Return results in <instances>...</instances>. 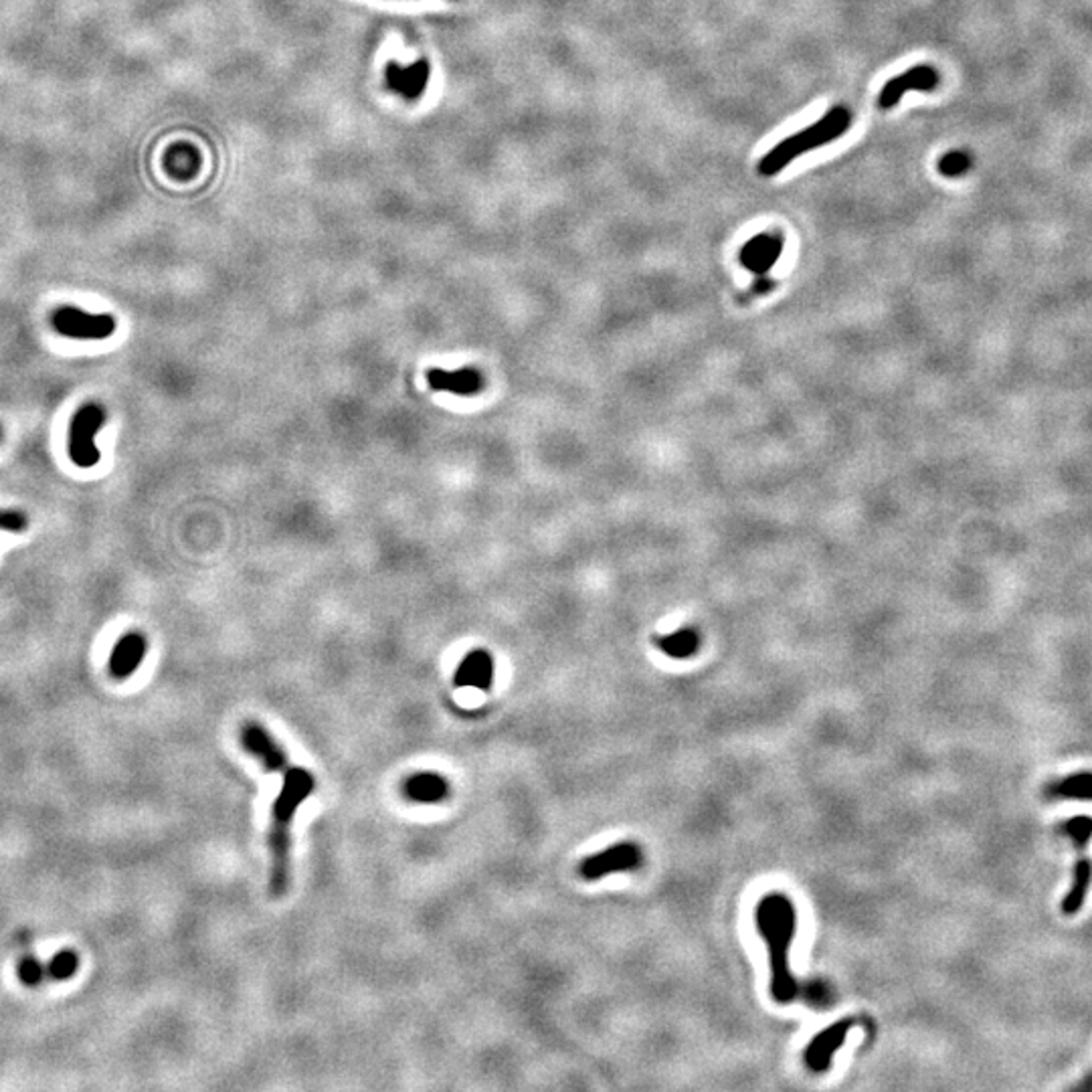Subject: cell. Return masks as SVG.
<instances>
[{"label":"cell","mask_w":1092,"mask_h":1092,"mask_svg":"<svg viewBox=\"0 0 1092 1092\" xmlns=\"http://www.w3.org/2000/svg\"><path fill=\"white\" fill-rule=\"evenodd\" d=\"M971 165H973V160H971L969 155H967V152H963V150H951V152H947L945 156H941L937 168H938V172H941L943 177L957 178V177H963L965 172L971 168Z\"/></svg>","instance_id":"obj_20"},{"label":"cell","mask_w":1092,"mask_h":1092,"mask_svg":"<svg viewBox=\"0 0 1092 1092\" xmlns=\"http://www.w3.org/2000/svg\"><path fill=\"white\" fill-rule=\"evenodd\" d=\"M148 651V641L138 631L122 636L113 646L110 656V674L116 680H126L134 676L140 668L144 656Z\"/></svg>","instance_id":"obj_14"},{"label":"cell","mask_w":1092,"mask_h":1092,"mask_svg":"<svg viewBox=\"0 0 1092 1092\" xmlns=\"http://www.w3.org/2000/svg\"><path fill=\"white\" fill-rule=\"evenodd\" d=\"M27 529V516L18 510H0V530L21 532Z\"/></svg>","instance_id":"obj_23"},{"label":"cell","mask_w":1092,"mask_h":1092,"mask_svg":"<svg viewBox=\"0 0 1092 1092\" xmlns=\"http://www.w3.org/2000/svg\"><path fill=\"white\" fill-rule=\"evenodd\" d=\"M0 437H3V431H0Z\"/></svg>","instance_id":"obj_25"},{"label":"cell","mask_w":1092,"mask_h":1092,"mask_svg":"<svg viewBox=\"0 0 1092 1092\" xmlns=\"http://www.w3.org/2000/svg\"><path fill=\"white\" fill-rule=\"evenodd\" d=\"M851 1028H854V1020L844 1018L819 1032L818 1036L808 1044L806 1052H803V1062H806V1066L813 1075H821V1072L830 1070L833 1054L844 1046Z\"/></svg>","instance_id":"obj_9"},{"label":"cell","mask_w":1092,"mask_h":1092,"mask_svg":"<svg viewBox=\"0 0 1092 1092\" xmlns=\"http://www.w3.org/2000/svg\"><path fill=\"white\" fill-rule=\"evenodd\" d=\"M105 423V409L102 405H83L75 413L70 429V455L75 466L93 467L100 462V449L95 445V435Z\"/></svg>","instance_id":"obj_5"},{"label":"cell","mask_w":1092,"mask_h":1092,"mask_svg":"<svg viewBox=\"0 0 1092 1092\" xmlns=\"http://www.w3.org/2000/svg\"><path fill=\"white\" fill-rule=\"evenodd\" d=\"M16 973H18V980H21L23 985L27 988H35V985H39L47 973H45V965L35 959V957H23L21 963L16 967Z\"/></svg>","instance_id":"obj_22"},{"label":"cell","mask_w":1092,"mask_h":1092,"mask_svg":"<svg viewBox=\"0 0 1092 1092\" xmlns=\"http://www.w3.org/2000/svg\"><path fill=\"white\" fill-rule=\"evenodd\" d=\"M937 85H938V73L933 70L931 65L910 67L908 71L900 73V75H896V78L884 83V88L880 90V95H878V105L883 110H890V108H894L905 93L933 91Z\"/></svg>","instance_id":"obj_10"},{"label":"cell","mask_w":1092,"mask_h":1092,"mask_svg":"<svg viewBox=\"0 0 1092 1092\" xmlns=\"http://www.w3.org/2000/svg\"><path fill=\"white\" fill-rule=\"evenodd\" d=\"M1056 833L1068 838L1076 848V864L1072 868V883L1060 903L1062 915L1075 916L1085 906L1092 886V860L1088 856L1092 841V816L1078 813L1075 818L1060 821L1056 826Z\"/></svg>","instance_id":"obj_4"},{"label":"cell","mask_w":1092,"mask_h":1092,"mask_svg":"<svg viewBox=\"0 0 1092 1092\" xmlns=\"http://www.w3.org/2000/svg\"><path fill=\"white\" fill-rule=\"evenodd\" d=\"M239 739H241L245 751L253 755L255 759L263 765L267 773L284 775L287 767H290V761H287V755L282 749V744L273 739V734L267 731L262 723H245L241 731H239Z\"/></svg>","instance_id":"obj_8"},{"label":"cell","mask_w":1092,"mask_h":1092,"mask_svg":"<svg viewBox=\"0 0 1092 1092\" xmlns=\"http://www.w3.org/2000/svg\"><path fill=\"white\" fill-rule=\"evenodd\" d=\"M401 793L419 806H437L452 795V785L439 773H413L401 785Z\"/></svg>","instance_id":"obj_12"},{"label":"cell","mask_w":1092,"mask_h":1092,"mask_svg":"<svg viewBox=\"0 0 1092 1092\" xmlns=\"http://www.w3.org/2000/svg\"><path fill=\"white\" fill-rule=\"evenodd\" d=\"M197 166H198V156H197V152H193V148L182 146L175 152H170L168 170L172 172V175L190 177L193 172H197Z\"/></svg>","instance_id":"obj_21"},{"label":"cell","mask_w":1092,"mask_h":1092,"mask_svg":"<svg viewBox=\"0 0 1092 1092\" xmlns=\"http://www.w3.org/2000/svg\"><path fill=\"white\" fill-rule=\"evenodd\" d=\"M316 789L314 775L305 767L290 765L284 773L282 789L272 803V823L267 833L272 868L270 896L284 898L292 884V823L302 803Z\"/></svg>","instance_id":"obj_1"},{"label":"cell","mask_w":1092,"mask_h":1092,"mask_svg":"<svg viewBox=\"0 0 1092 1092\" xmlns=\"http://www.w3.org/2000/svg\"><path fill=\"white\" fill-rule=\"evenodd\" d=\"M80 971V957L75 951H61L45 965V973L53 981H67Z\"/></svg>","instance_id":"obj_19"},{"label":"cell","mask_w":1092,"mask_h":1092,"mask_svg":"<svg viewBox=\"0 0 1092 1092\" xmlns=\"http://www.w3.org/2000/svg\"><path fill=\"white\" fill-rule=\"evenodd\" d=\"M755 925L769 945L773 1000L791 1003L798 998V981L789 969V945L798 935V908L787 894L769 893L755 908Z\"/></svg>","instance_id":"obj_2"},{"label":"cell","mask_w":1092,"mask_h":1092,"mask_svg":"<svg viewBox=\"0 0 1092 1092\" xmlns=\"http://www.w3.org/2000/svg\"><path fill=\"white\" fill-rule=\"evenodd\" d=\"M644 864V851L634 841H619L597 854L583 858L577 866L579 876L587 883L605 878L619 872H634Z\"/></svg>","instance_id":"obj_6"},{"label":"cell","mask_w":1092,"mask_h":1092,"mask_svg":"<svg viewBox=\"0 0 1092 1092\" xmlns=\"http://www.w3.org/2000/svg\"><path fill=\"white\" fill-rule=\"evenodd\" d=\"M783 252L781 233H761L743 247L741 263L753 273H767Z\"/></svg>","instance_id":"obj_15"},{"label":"cell","mask_w":1092,"mask_h":1092,"mask_svg":"<svg viewBox=\"0 0 1092 1092\" xmlns=\"http://www.w3.org/2000/svg\"><path fill=\"white\" fill-rule=\"evenodd\" d=\"M494 682V659L492 654L486 649H472L469 654L459 662L454 684L457 688H477L482 692H487Z\"/></svg>","instance_id":"obj_13"},{"label":"cell","mask_w":1092,"mask_h":1092,"mask_svg":"<svg viewBox=\"0 0 1092 1092\" xmlns=\"http://www.w3.org/2000/svg\"><path fill=\"white\" fill-rule=\"evenodd\" d=\"M656 644L669 658L686 659V658H692L698 651V648H701V636H698L694 629H680L669 636L658 637Z\"/></svg>","instance_id":"obj_18"},{"label":"cell","mask_w":1092,"mask_h":1092,"mask_svg":"<svg viewBox=\"0 0 1092 1092\" xmlns=\"http://www.w3.org/2000/svg\"><path fill=\"white\" fill-rule=\"evenodd\" d=\"M1048 801H1092V771H1078L1054 779L1044 787Z\"/></svg>","instance_id":"obj_17"},{"label":"cell","mask_w":1092,"mask_h":1092,"mask_svg":"<svg viewBox=\"0 0 1092 1092\" xmlns=\"http://www.w3.org/2000/svg\"><path fill=\"white\" fill-rule=\"evenodd\" d=\"M51 322L57 332L75 340H105L118 328L112 314H91L71 305L55 310Z\"/></svg>","instance_id":"obj_7"},{"label":"cell","mask_w":1092,"mask_h":1092,"mask_svg":"<svg viewBox=\"0 0 1092 1092\" xmlns=\"http://www.w3.org/2000/svg\"><path fill=\"white\" fill-rule=\"evenodd\" d=\"M1072 1090H1082V1092H1092V1070H1090V1072H1088V1075H1087V1076H1085V1078H1082V1080H1080V1082H1078V1085H1075V1087H1072Z\"/></svg>","instance_id":"obj_24"},{"label":"cell","mask_w":1092,"mask_h":1092,"mask_svg":"<svg viewBox=\"0 0 1092 1092\" xmlns=\"http://www.w3.org/2000/svg\"><path fill=\"white\" fill-rule=\"evenodd\" d=\"M429 387L439 392H454L459 397H474L484 389V379L476 369L442 370L431 369L427 372Z\"/></svg>","instance_id":"obj_16"},{"label":"cell","mask_w":1092,"mask_h":1092,"mask_svg":"<svg viewBox=\"0 0 1092 1092\" xmlns=\"http://www.w3.org/2000/svg\"><path fill=\"white\" fill-rule=\"evenodd\" d=\"M850 126H851L850 110L844 108V105H836V108H831L826 116L813 123V126L793 134V136L785 138L783 142L777 144V146L771 148L767 155L761 158L756 170H759L761 177L779 175V172L787 166L789 162L799 158L803 152L816 150V148L826 146V144L836 142L840 136H844V134L850 130Z\"/></svg>","instance_id":"obj_3"},{"label":"cell","mask_w":1092,"mask_h":1092,"mask_svg":"<svg viewBox=\"0 0 1092 1092\" xmlns=\"http://www.w3.org/2000/svg\"><path fill=\"white\" fill-rule=\"evenodd\" d=\"M427 81H429V63L427 61H417L409 67H403L399 63H389L385 70L387 88L392 93H397V95H401V98H405L409 102L423 98Z\"/></svg>","instance_id":"obj_11"}]
</instances>
